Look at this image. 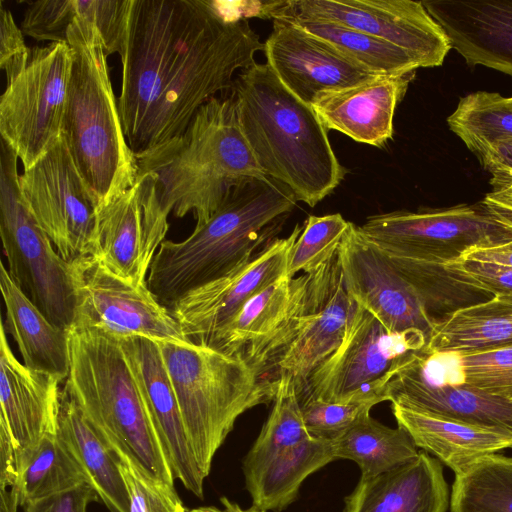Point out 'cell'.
Instances as JSON below:
<instances>
[{"mask_svg":"<svg viewBox=\"0 0 512 512\" xmlns=\"http://www.w3.org/2000/svg\"><path fill=\"white\" fill-rule=\"evenodd\" d=\"M212 0H131L118 107L140 155L181 135L217 93L231 90L264 43L248 20Z\"/></svg>","mask_w":512,"mask_h":512,"instance_id":"1","label":"cell"},{"mask_svg":"<svg viewBox=\"0 0 512 512\" xmlns=\"http://www.w3.org/2000/svg\"><path fill=\"white\" fill-rule=\"evenodd\" d=\"M243 134L264 174L314 207L346 173L313 107L291 93L267 63L241 70L231 89Z\"/></svg>","mask_w":512,"mask_h":512,"instance_id":"2","label":"cell"},{"mask_svg":"<svg viewBox=\"0 0 512 512\" xmlns=\"http://www.w3.org/2000/svg\"><path fill=\"white\" fill-rule=\"evenodd\" d=\"M297 202L268 176L241 182L186 239L161 244L147 277L149 289L169 308L187 292L226 275L275 239Z\"/></svg>","mask_w":512,"mask_h":512,"instance_id":"3","label":"cell"},{"mask_svg":"<svg viewBox=\"0 0 512 512\" xmlns=\"http://www.w3.org/2000/svg\"><path fill=\"white\" fill-rule=\"evenodd\" d=\"M138 174L151 172L163 207L205 223L241 182L266 176L246 140L232 96L213 97L185 131L136 156Z\"/></svg>","mask_w":512,"mask_h":512,"instance_id":"4","label":"cell"},{"mask_svg":"<svg viewBox=\"0 0 512 512\" xmlns=\"http://www.w3.org/2000/svg\"><path fill=\"white\" fill-rule=\"evenodd\" d=\"M77 12L66 32L72 68L63 135L98 208L135 183L138 165L124 134L103 39L80 17L79 0Z\"/></svg>","mask_w":512,"mask_h":512,"instance_id":"5","label":"cell"},{"mask_svg":"<svg viewBox=\"0 0 512 512\" xmlns=\"http://www.w3.org/2000/svg\"><path fill=\"white\" fill-rule=\"evenodd\" d=\"M70 369L64 390L112 454L129 456L174 485L163 440L143 401L119 338L69 330Z\"/></svg>","mask_w":512,"mask_h":512,"instance_id":"6","label":"cell"},{"mask_svg":"<svg viewBox=\"0 0 512 512\" xmlns=\"http://www.w3.org/2000/svg\"><path fill=\"white\" fill-rule=\"evenodd\" d=\"M355 305L344 286L337 251L315 271L294 277L282 320L238 357L272 393L282 378L291 379L299 392L343 341Z\"/></svg>","mask_w":512,"mask_h":512,"instance_id":"7","label":"cell"},{"mask_svg":"<svg viewBox=\"0 0 512 512\" xmlns=\"http://www.w3.org/2000/svg\"><path fill=\"white\" fill-rule=\"evenodd\" d=\"M157 343L194 458L206 479L238 417L259 404L273 402L275 394L240 357L191 340Z\"/></svg>","mask_w":512,"mask_h":512,"instance_id":"8","label":"cell"},{"mask_svg":"<svg viewBox=\"0 0 512 512\" xmlns=\"http://www.w3.org/2000/svg\"><path fill=\"white\" fill-rule=\"evenodd\" d=\"M18 160L1 139L0 235L7 270L54 325L69 331L75 311L70 264L57 252L26 207L20 191Z\"/></svg>","mask_w":512,"mask_h":512,"instance_id":"9","label":"cell"},{"mask_svg":"<svg viewBox=\"0 0 512 512\" xmlns=\"http://www.w3.org/2000/svg\"><path fill=\"white\" fill-rule=\"evenodd\" d=\"M427 341L419 330L395 333L357 303L338 348L308 377L299 401H386L385 388L395 372Z\"/></svg>","mask_w":512,"mask_h":512,"instance_id":"10","label":"cell"},{"mask_svg":"<svg viewBox=\"0 0 512 512\" xmlns=\"http://www.w3.org/2000/svg\"><path fill=\"white\" fill-rule=\"evenodd\" d=\"M357 227L390 260L434 269L473 247L512 240L482 202L375 214Z\"/></svg>","mask_w":512,"mask_h":512,"instance_id":"11","label":"cell"},{"mask_svg":"<svg viewBox=\"0 0 512 512\" xmlns=\"http://www.w3.org/2000/svg\"><path fill=\"white\" fill-rule=\"evenodd\" d=\"M72 50L66 42L31 48L24 68L6 80L0 99L1 139L24 170L32 167L63 135Z\"/></svg>","mask_w":512,"mask_h":512,"instance_id":"12","label":"cell"},{"mask_svg":"<svg viewBox=\"0 0 512 512\" xmlns=\"http://www.w3.org/2000/svg\"><path fill=\"white\" fill-rule=\"evenodd\" d=\"M69 264L75 296L71 328L119 339L141 336L156 342L190 341L147 284H134L117 276L92 255Z\"/></svg>","mask_w":512,"mask_h":512,"instance_id":"13","label":"cell"},{"mask_svg":"<svg viewBox=\"0 0 512 512\" xmlns=\"http://www.w3.org/2000/svg\"><path fill=\"white\" fill-rule=\"evenodd\" d=\"M23 201L61 257L71 262L89 255L97 203L61 136L19 176Z\"/></svg>","mask_w":512,"mask_h":512,"instance_id":"14","label":"cell"},{"mask_svg":"<svg viewBox=\"0 0 512 512\" xmlns=\"http://www.w3.org/2000/svg\"><path fill=\"white\" fill-rule=\"evenodd\" d=\"M266 15L323 19L365 32L411 53L424 68L440 66L452 48L422 1L289 0L269 2Z\"/></svg>","mask_w":512,"mask_h":512,"instance_id":"15","label":"cell"},{"mask_svg":"<svg viewBox=\"0 0 512 512\" xmlns=\"http://www.w3.org/2000/svg\"><path fill=\"white\" fill-rule=\"evenodd\" d=\"M151 172L139 173L135 183L98 207L89 255L117 276L147 284L153 259L169 229L168 215Z\"/></svg>","mask_w":512,"mask_h":512,"instance_id":"16","label":"cell"},{"mask_svg":"<svg viewBox=\"0 0 512 512\" xmlns=\"http://www.w3.org/2000/svg\"><path fill=\"white\" fill-rule=\"evenodd\" d=\"M338 256L346 291L388 330L423 332L427 339L435 323L413 285L383 252L351 224Z\"/></svg>","mask_w":512,"mask_h":512,"instance_id":"17","label":"cell"},{"mask_svg":"<svg viewBox=\"0 0 512 512\" xmlns=\"http://www.w3.org/2000/svg\"><path fill=\"white\" fill-rule=\"evenodd\" d=\"M298 224L285 238H275L226 275L181 296L168 309L194 342L225 324L252 296L286 274L288 259L302 231Z\"/></svg>","mask_w":512,"mask_h":512,"instance_id":"18","label":"cell"},{"mask_svg":"<svg viewBox=\"0 0 512 512\" xmlns=\"http://www.w3.org/2000/svg\"><path fill=\"white\" fill-rule=\"evenodd\" d=\"M263 52L266 63L281 83L311 106L322 93L342 90L378 75L283 19H273V29L264 42Z\"/></svg>","mask_w":512,"mask_h":512,"instance_id":"19","label":"cell"},{"mask_svg":"<svg viewBox=\"0 0 512 512\" xmlns=\"http://www.w3.org/2000/svg\"><path fill=\"white\" fill-rule=\"evenodd\" d=\"M120 342L146 408L163 440L175 479L203 499L205 478L194 458L158 343L141 336L120 339Z\"/></svg>","mask_w":512,"mask_h":512,"instance_id":"20","label":"cell"},{"mask_svg":"<svg viewBox=\"0 0 512 512\" xmlns=\"http://www.w3.org/2000/svg\"><path fill=\"white\" fill-rule=\"evenodd\" d=\"M0 373V421L12 436L18 465L19 459L33 450L48 431L58 428L62 380L20 363L10 348L3 323Z\"/></svg>","mask_w":512,"mask_h":512,"instance_id":"21","label":"cell"},{"mask_svg":"<svg viewBox=\"0 0 512 512\" xmlns=\"http://www.w3.org/2000/svg\"><path fill=\"white\" fill-rule=\"evenodd\" d=\"M413 354L386 385V401L415 411L512 434L511 400L466 384L430 379L415 365Z\"/></svg>","mask_w":512,"mask_h":512,"instance_id":"22","label":"cell"},{"mask_svg":"<svg viewBox=\"0 0 512 512\" xmlns=\"http://www.w3.org/2000/svg\"><path fill=\"white\" fill-rule=\"evenodd\" d=\"M469 65L512 76V0H424Z\"/></svg>","mask_w":512,"mask_h":512,"instance_id":"23","label":"cell"},{"mask_svg":"<svg viewBox=\"0 0 512 512\" xmlns=\"http://www.w3.org/2000/svg\"><path fill=\"white\" fill-rule=\"evenodd\" d=\"M411 77L376 75L360 84L322 93L312 107L327 130L381 147L393 136L395 110Z\"/></svg>","mask_w":512,"mask_h":512,"instance_id":"24","label":"cell"},{"mask_svg":"<svg viewBox=\"0 0 512 512\" xmlns=\"http://www.w3.org/2000/svg\"><path fill=\"white\" fill-rule=\"evenodd\" d=\"M344 502V512H446L450 495L442 463L419 451L391 470L360 477Z\"/></svg>","mask_w":512,"mask_h":512,"instance_id":"25","label":"cell"},{"mask_svg":"<svg viewBox=\"0 0 512 512\" xmlns=\"http://www.w3.org/2000/svg\"><path fill=\"white\" fill-rule=\"evenodd\" d=\"M398 426L416 446L432 454L455 474L477 459L512 448V434L483 428L391 404Z\"/></svg>","mask_w":512,"mask_h":512,"instance_id":"26","label":"cell"},{"mask_svg":"<svg viewBox=\"0 0 512 512\" xmlns=\"http://www.w3.org/2000/svg\"><path fill=\"white\" fill-rule=\"evenodd\" d=\"M5 305L2 322L18 346L24 365L66 380L70 369L69 331L54 325L24 294L0 264Z\"/></svg>","mask_w":512,"mask_h":512,"instance_id":"27","label":"cell"},{"mask_svg":"<svg viewBox=\"0 0 512 512\" xmlns=\"http://www.w3.org/2000/svg\"><path fill=\"white\" fill-rule=\"evenodd\" d=\"M509 344H512V294L495 295L437 319L422 350L445 354Z\"/></svg>","mask_w":512,"mask_h":512,"instance_id":"28","label":"cell"},{"mask_svg":"<svg viewBox=\"0 0 512 512\" xmlns=\"http://www.w3.org/2000/svg\"><path fill=\"white\" fill-rule=\"evenodd\" d=\"M58 433L107 509L129 512L128 492L115 458L64 389Z\"/></svg>","mask_w":512,"mask_h":512,"instance_id":"29","label":"cell"},{"mask_svg":"<svg viewBox=\"0 0 512 512\" xmlns=\"http://www.w3.org/2000/svg\"><path fill=\"white\" fill-rule=\"evenodd\" d=\"M336 460L332 442L310 438L275 456L245 477L252 507L281 512L298 497L300 486L312 473Z\"/></svg>","mask_w":512,"mask_h":512,"instance_id":"30","label":"cell"},{"mask_svg":"<svg viewBox=\"0 0 512 512\" xmlns=\"http://www.w3.org/2000/svg\"><path fill=\"white\" fill-rule=\"evenodd\" d=\"M413 362L428 378L462 383L512 401V344L459 353H427Z\"/></svg>","mask_w":512,"mask_h":512,"instance_id":"31","label":"cell"},{"mask_svg":"<svg viewBox=\"0 0 512 512\" xmlns=\"http://www.w3.org/2000/svg\"><path fill=\"white\" fill-rule=\"evenodd\" d=\"M286 20L330 44L351 61L378 75L405 76L424 68L406 50L365 32L311 17L275 18Z\"/></svg>","mask_w":512,"mask_h":512,"instance_id":"32","label":"cell"},{"mask_svg":"<svg viewBox=\"0 0 512 512\" xmlns=\"http://www.w3.org/2000/svg\"><path fill=\"white\" fill-rule=\"evenodd\" d=\"M331 442L336 459L356 462L363 478L391 470L419 453L413 438L403 427L385 426L370 413Z\"/></svg>","mask_w":512,"mask_h":512,"instance_id":"33","label":"cell"},{"mask_svg":"<svg viewBox=\"0 0 512 512\" xmlns=\"http://www.w3.org/2000/svg\"><path fill=\"white\" fill-rule=\"evenodd\" d=\"M293 289L294 277L283 275L252 296L214 333L197 342L238 357L278 325L288 308Z\"/></svg>","mask_w":512,"mask_h":512,"instance_id":"34","label":"cell"},{"mask_svg":"<svg viewBox=\"0 0 512 512\" xmlns=\"http://www.w3.org/2000/svg\"><path fill=\"white\" fill-rule=\"evenodd\" d=\"M18 475L12 489L19 507L27 502L70 489L87 478L73 458L58 428L48 431L37 446L18 461Z\"/></svg>","mask_w":512,"mask_h":512,"instance_id":"35","label":"cell"},{"mask_svg":"<svg viewBox=\"0 0 512 512\" xmlns=\"http://www.w3.org/2000/svg\"><path fill=\"white\" fill-rule=\"evenodd\" d=\"M450 512H512V457L485 455L455 474Z\"/></svg>","mask_w":512,"mask_h":512,"instance_id":"36","label":"cell"},{"mask_svg":"<svg viewBox=\"0 0 512 512\" xmlns=\"http://www.w3.org/2000/svg\"><path fill=\"white\" fill-rule=\"evenodd\" d=\"M454 132L477 156L494 144L512 139V98L477 91L462 97L447 118Z\"/></svg>","mask_w":512,"mask_h":512,"instance_id":"37","label":"cell"},{"mask_svg":"<svg viewBox=\"0 0 512 512\" xmlns=\"http://www.w3.org/2000/svg\"><path fill=\"white\" fill-rule=\"evenodd\" d=\"M310 438L295 383L289 378H282L276 385L269 417L243 459L244 477L257 472L279 453Z\"/></svg>","mask_w":512,"mask_h":512,"instance_id":"38","label":"cell"},{"mask_svg":"<svg viewBox=\"0 0 512 512\" xmlns=\"http://www.w3.org/2000/svg\"><path fill=\"white\" fill-rule=\"evenodd\" d=\"M351 224L340 213L310 215L292 247L286 275L311 273L327 262L337 253Z\"/></svg>","mask_w":512,"mask_h":512,"instance_id":"39","label":"cell"},{"mask_svg":"<svg viewBox=\"0 0 512 512\" xmlns=\"http://www.w3.org/2000/svg\"><path fill=\"white\" fill-rule=\"evenodd\" d=\"M122 474L128 496L129 512H188L174 485L144 470L128 455L112 454Z\"/></svg>","mask_w":512,"mask_h":512,"instance_id":"40","label":"cell"},{"mask_svg":"<svg viewBox=\"0 0 512 512\" xmlns=\"http://www.w3.org/2000/svg\"><path fill=\"white\" fill-rule=\"evenodd\" d=\"M300 402L307 431L316 439L333 441L370 413L373 402H327L307 397Z\"/></svg>","mask_w":512,"mask_h":512,"instance_id":"41","label":"cell"},{"mask_svg":"<svg viewBox=\"0 0 512 512\" xmlns=\"http://www.w3.org/2000/svg\"><path fill=\"white\" fill-rule=\"evenodd\" d=\"M456 283L495 295L512 294V268L491 262L458 258L444 265Z\"/></svg>","mask_w":512,"mask_h":512,"instance_id":"42","label":"cell"},{"mask_svg":"<svg viewBox=\"0 0 512 512\" xmlns=\"http://www.w3.org/2000/svg\"><path fill=\"white\" fill-rule=\"evenodd\" d=\"M31 48L24 40V33L15 23L11 11L0 4V67L6 80L18 74L26 65Z\"/></svg>","mask_w":512,"mask_h":512,"instance_id":"43","label":"cell"},{"mask_svg":"<svg viewBox=\"0 0 512 512\" xmlns=\"http://www.w3.org/2000/svg\"><path fill=\"white\" fill-rule=\"evenodd\" d=\"M95 489L82 483L67 490L56 492L27 502L24 512H87L90 503L99 501Z\"/></svg>","mask_w":512,"mask_h":512,"instance_id":"44","label":"cell"},{"mask_svg":"<svg viewBox=\"0 0 512 512\" xmlns=\"http://www.w3.org/2000/svg\"><path fill=\"white\" fill-rule=\"evenodd\" d=\"M17 451L12 436L0 421V487L12 488L17 480Z\"/></svg>","mask_w":512,"mask_h":512,"instance_id":"45","label":"cell"},{"mask_svg":"<svg viewBox=\"0 0 512 512\" xmlns=\"http://www.w3.org/2000/svg\"><path fill=\"white\" fill-rule=\"evenodd\" d=\"M478 158L492 177H512V139L494 144Z\"/></svg>","mask_w":512,"mask_h":512,"instance_id":"46","label":"cell"},{"mask_svg":"<svg viewBox=\"0 0 512 512\" xmlns=\"http://www.w3.org/2000/svg\"><path fill=\"white\" fill-rule=\"evenodd\" d=\"M460 258L491 262L512 268V240L481 247H473Z\"/></svg>","mask_w":512,"mask_h":512,"instance_id":"47","label":"cell"},{"mask_svg":"<svg viewBox=\"0 0 512 512\" xmlns=\"http://www.w3.org/2000/svg\"><path fill=\"white\" fill-rule=\"evenodd\" d=\"M490 183L492 191L483 202L512 211V177H492Z\"/></svg>","mask_w":512,"mask_h":512,"instance_id":"48","label":"cell"},{"mask_svg":"<svg viewBox=\"0 0 512 512\" xmlns=\"http://www.w3.org/2000/svg\"><path fill=\"white\" fill-rule=\"evenodd\" d=\"M220 503L222 507L217 506H200L189 510L188 512H264L254 507L243 509L238 503L231 501L227 497H221Z\"/></svg>","mask_w":512,"mask_h":512,"instance_id":"49","label":"cell"},{"mask_svg":"<svg viewBox=\"0 0 512 512\" xmlns=\"http://www.w3.org/2000/svg\"><path fill=\"white\" fill-rule=\"evenodd\" d=\"M482 203L485 205V207L492 215V217L497 222H499L503 227H505L512 236V212L493 205L486 204L483 201Z\"/></svg>","mask_w":512,"mask_h":512,"instance_id":"50","label":"cell"},{"mask_svg":"<svg viewBox=\"0 0 512 512\" xmlns=\"http://www.w3.org/2000/svg\"><path fill=\"white\" fill-rule=\"evenodd\" d=\"M17 496L12 489L1 490L0 512H17Z\"/></svg>","mask_w":512,"mask_h":512,"instance_id":"51","label":"cell"}]
</instances>
